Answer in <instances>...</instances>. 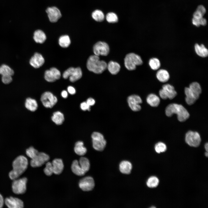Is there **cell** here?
<instances>
[{
    "label": "cell",
    "mask_w": 208,
    "mask_h": 208,
    "mask_svg": "<svg viewBox=\"0 0 208 208\" xmlns=\"http://www.w3.org/2000/svg\"><path fill=\"white\" fill-rule=\"evenodd\" d=\"M14 73L13 70L8 66L3 64L0 66V74L2 75H13Z\"/></svg>",
    "instance_id": "33"
},
{
    "label": "cell",
    "mask_w": 208,
    "mask_h": 208,
    "mask_svg": "<svg viewBox=\"0 0 208 208\" xmlns=\"http://www.w3.org/2000/svg\"><path fill=\"white\" fill-rule=\"evenodd\" d=\"M61 76L60 71L55 67L46 70L44 73V78L49 82H53L59 79Z\"/></svg>",
    "instance_id": "17"
},
{
    "label": "cell",
    "mask_w": 208,
    "mask_h": 208,
    "mask_svg": "<svg viewBox=\"0 0 208 208\" xmlns=\"http://www.w3.org/2000/svg\"><path fill=\"white\" fill-rule=\"evenodd\" d=\"M95 186L93 178L88 176L81 179L79 183V187L83 191H89L92 190Z\"/></svg>",
    "instance_id": "15"
},
{
    "label": "cell",
    "mask_w": 208,
    "mask_h": 208,
    "mask_svg": "<svg viewBox=\"0 0 208 208\" xmlns=\"http://www.w3.org/2000/svg\"><path fill=\"white\" fill-rule=\"evenodd\" d=\"M201 91L200 84L196 82H192L189 87H186L185 93L186 95L185 100L187 104L189 105L193 104L199 98Z\"/></svg>",
    "instance_id": "3"
},
{
    "label": "cell",
    "mask_w": 208,
    "mask_h": 208,
    "mask_svg": "<svg viewBox=\"0 0 208 208\" xmlns=\"http://www.w3.org/2000/svg\"><path fill=\"white\" fill-rule=\"evenodd\" d=\"M196 10L200 12L203 15L205 14L206 12L205 8L202 5L198 6Z\"/></svg>",
    "instance_id": "43"
},
{
    "label": "cell",
    "mask_w": 208,
    "mask_h": 208,
    "mask_svg": "<svg viewBox=\"0 0 208 208\" xmlns=\"http://www.w3.org/2000/svg\"><path fill=\"white\" fill-rule=\"evenodd\" d=\"M61 95L62 97L64 98H66L68 96V94L67 92L65 90H63L61 93Z\"/></svg>",
    "instance_id": "49"
},
{
    "label": "cell",
    "mask_w": 208,
    "mask_h": 208,
    "mask_svg": "<svg viewBox=\"0 0 208 208\" xmlns=\"http://www.w3.org/2000/svg\"><path fill=\"white\" fill-rule=\"evenodd\" d=\"M148 103L153 107H157L159 105L160 100L159 97L154 94L148 95L146 98Z\"/></svg>",
    "instance_id": "27"
},
{
    "label": "cell",
    "mask_w": 208,
    "mask_h": 208,
    "mask_svg": "<svg viewBox=\"0 0 208 208\" xmlns=\"http://www.w3.org/2000/svg\"><path fill=\"white\" fill-rule=\"evenodd\" d=\"M73 172L76 175L79 176H82L86 173L80 166L78 161L74 160L71 166Z\"/></svg>",
    "instance_id": "25"
},
{
    "label": "cell",
    "mask_w": 208,
    "mask_h": 208,
    "mask_svg": "<svg viewBox=\"0 0 208 208\" xmlns=\"http://www.w3.org/2000/svg\"><path fill=\"white\" fill-rule=\"evenodd\" d=\"M83 144V142L81 141H77L75 143L74 150L77 155L83 156L86 153L87 149L84 146Z\"/></svg>",
    "instance_id": "26"
},
{
    "label": "cell",
    "mask_w": 208,
    "mask_h": 208,
    "mask_svg": "<svg viewBox=\"0 0 208 208\" xmlns=\"http://www.w3.org/2000/svg\"><path fill=\"white\" fill-rule=\"evenodd\" d=\"M67 90L68 92L71 95H73L76 93L75 88L73 86H69L67 88Z\"/></svg>",
    "instance_id": "46"
},
{
    "label": "cell",
    "mask_w": 208,
    "mask_h": 208,
    "mask_svg": "<svg viewBox=\"0 0 208 208\" xmlns=\"http://www.w3.org/2000/svg\"><path fill=\"white\" fill-rule=\"evenodd\" d=\"M200 25L205 26L207 24V21L206 19L203 17H202L199 19Z\"/></svg>",
    "instance_id": "48"
},
{
    "label": "cell",
    "mask_w": 208,
    "mask_h": 208,
    "mask_svg": "<svg viewBox=\"0 0 208 208\" xmlns=\"http://www.w3.org/2000/svg\"><path fill=\"white\" fill-rule=\"evenodd\" d=\"M92 18L96 21L101 22L105 18V15L103 12L99 10L94 11L92 14Z\"/></svg>",
    "instance_id": "32"
},
{
    "label": "cell",
    "mask_w": 208,
    "mask_h": 208,
    "mask_svg": "<svg viewBox=\"0 0 208 208\" xmlns=\"http://www.w3.org/2000/svg\"><path fill=\"white\" fill-rule=\"evenodd\" d=\"M107 21L109 23H115L118 21V17L117 14L113 12L108 13L106 16Z\"/></svg>",
    "instance_id": "37"
},
{
    "label": "cell",
    "mask_w": 208,
    "mask_h": 208,
    "mask_svg": "<svg viewBox=\"0 0 208 208\" xmlns=\"http://www.w3.org/2000/svg\"><path fill=\"white\" fill-rule=\"evenodd\" d=\"M107 68L111 74L114 75L117 74L119 72L120 66L118 63L111 61L107 64Z\"/></svg>",
    "instance_id": "29"
},
{
    "label": "cell",
    "mask_w": 208,
    "mask_h": 208,
    "mask_svg": "<svg viewBox=\"0 0 208 208\" xmlns=\"http://www.w3.org/2000/svg\"><path fill=\"white\" fill-rule=\"evenodd\" d=\"M53 168V173L56 174H59L62 172L64 165L62 160L60 159H55L51 163Z\"/></svg>",
    "instance_id": "20"
},
{
    "label": "cell",
    "mask_w": 208,
    "mask_h": 208,
    "mask_svg": "<svg viewBox=\"0 0 208 208\" xmlns=\"http://www.w3.org/2000/svg\"><path fill=\"white\" fill-rule=\"evenodd\" d=\"M91 138L93 148L97 151H103L106 144V140L103 135L99 132H94L92 133Z\"/></svg>",
    "instance_id": "6"
},
{
    "label": "cell",
    "mask_w": 208,
    "mask_h": 208,
    "mask_svg": "<svg viewBox=\"0 0 208 208\" xmlns=\"http://www.w3.org/2000/svg\"><path fill=\"white\" fill-rule=\"evenodd\" d=\"M156 77L157 79L160 82L165 83L169 79L170 76L168 72L166 70L160 69L157 72Z\"/></svg>",
    "instance_id": "21"
},
{
    "label": "cell",
    "mask_w": 208,
    "mask_h": 208,
    "mask_svg": "<svg viewBox=\"0 0 208 208\" xmlns=\"http://www.w3.org/2000/svg\"><path fill=\"white\" fill-rule=\"evenodd\" d=\"M25 106L28 110L31 112H34L37 109L38 105L37 101L35 99L31 98H28L26 100Z\"/></svg>",
    "instance_id": "28"
},
{
    "label": "cell",
    "mask_w": 208,
    "mask_h": 208,
    "mask_svg": "<svg viewBox=\"0 0 208 208\" xmlns=\"http://www.w3.org/2000/svg\"><path fill=\"white\" fill-rule=\"evenodd\" d=\"M199 19L193 18L192 19V24L196 27H199L200 25Z\"/></svg>",
    "instance_id": "47"
},
{
    "label": "cell",
    "mask_w": 208,
    "mask_h": 208,
    "mask_svg": "<svg viewBox=\"0 0 208 208\" xmlns=\"http://www.w3.org/2000/svg\"><path fill=\"white\" fill-rule=\"evenodd\" d=\"M79 163L81 168L85 173L88 171L90 168V164L88 159L85 157H81L80 158Z\"/></svg>",
    "instance_id": "31"
},
{
    "label": "cell",
    "mask_w": 208,
    "mask_h": 208,
    "mask_svg": "<svg viewBox=\"0 0 208 208\" xmlns=\"http://www.w3.org/2000/svg\"><path fill=\"white\" fill-rule=\"evenodd\" d=\"M59 43L62 47H68L70 44V40L69 36L67 35L61 36L59 39Z\"/></svg>",
    "instance_id": "34"
},
{
    "label": "cell",
    "mask_w": 208,
    "mask_h": 208,
    "mask_svg": "<svg viewBox=\"0 0 208 208\" xmlns=\"http://www.w3.org/2000/svg\"><path fill=\"white\" fill-rule=\"evenodd\" d=\"M159 182V180L157 177L155 176H152L148 179L146 184L149 187H155L158 185Z\"/></svg>",
    "instance_id": "36"
},
{
    "label": "cell",
    "mask_w": 208,
    "mask_h": 208,
    "mask_svg": "<svg viewBox=\"0 0 208 208\" xmlns=\"http://www.w3.org/2000/svg\"><path fill=\"white\" fill-rule=\"evenodd\" d=\"M149 65L153 70H156L160 67L161 63L159 60L157 58L153 57L151 58L149 61Z\"/></svg>",
    "instance_id": "35"
},
{
    "label": "cell",
    "mask_w": 208,
    "mask_h": 208,
    "mask_svg": "<svg viewBox=\"0 0 208 208\" xmlns=\"http://www.w3.org/2000/svg\"><path fill=\"white\" fill-rule=\"evenodd\" d=\"M185 141L186 143L189 146L197 147L200 145L201 139L198 133L189 131L186 134Z\"/></svg>",
    "instance_id": "11"
},
{
    "label": "cell",
    "mask_w": 208,
    "mask_h": 208,
    "mask_svg": "<svg viewBox=\"0 0 208 208\" xmlns=\"http://www.w3.org/2000/svg\"><path fill=\"white\" fill-rule=\"evenodd\" d=\"M46 12L49 21L51 23L56 22L62 17L60 10L56 7L53 6L48 8Z\"/></svg>",
    "instance_id": "16"
},
{
    "label": "cell",
    "mask_w": 208,
    "mask_h": 208,
    "mask_svg": "<svg viewBox=\"0 0 208 208\" xmlns=\"http://www.w3.org/2000/svg\"><path fill=\"white\" fill-rule=\"evenodd\" d=\"M125 65L129 70H135L136 66L140 65L143 61L139 55L133 53H130L126 56L124 59Z\"/></svg>",
    "instance_id": "5"
},
{
    "label": "cell",
    "mask_w": 208,
    "mask_h": 208,
    "mask_svg": "<svg viewBox=\"0 0 208 208\" xmlns=\"http://www.w3.org/2000/svg\"><path fill=\"white\" fill-rule=\"evenodd\" d=\"M194 49L196 54L200 57H205L208 55V50L203 44L199 45L196 44Z\"/></svg>",
    "instance_id": "22"
},
{
    "label": "cell",
    "mask_w": 208,
    "mask_h": 208,
    "mask_svg": "<svg viewBox=\"0 0 208 208\" xmlns=\"http://www.w3.org/2000/svg\"><path fill=\"white\" fill-rule=\"evenodd\" d=\"M4 201L2 195L0 194V208H2L4 203Z\"/></svg>",
    "instance_id": "50"
},
{
    "label": "cell",
    "mask_w": 208,
    "mask_h": 208,
    "mask_svg": "<svg viewBox=\"0 0 208 208\" xmlns=\"http://www.w3.org/2000/svg\"><path fill=\"white\" fill-rule=\"evenodd\" d=\"M40 100L44 106L47 108H52L57 101L56 97L49 92H46L42 94Z\"/></svg>",
    "instance_id": "10"
},
{
    "label": "cell",
    "mask_w": 208,
    "mask_h": 208,
    "mask_svg": "<svg viewBox=\"0 0 208 208\" xmlns=\"http://www.w3.org/2000/svg\"><path fill=\"white\" fill-rule=\"evenodd\" d=\"M44 62V59L42 55L38 53H35L31 58L29 63L33 67L37 68L42 66Z\"/></svg>",
    "instance_id": "19"
},
{
    "label": "cell",
    "mask_w": 208,
    "mask_h": 208,
    "mask_svg": "<svg viewBox=\"0 0 208 208\" xmlns=\"http://www.w3.org/2000/svg\"><path fill=\"white\" fill-rule=\"evenodd\" d=\"M1 80L4 84H8L11 83L12 81V76L10 75H2Z\"/></svg>",
    "instance_id": "41"
},
{
    "label": "cell",
    "mask_w": 208,
    "mask_h": 208,
    "mask_svg": "<svg viewBox=\"0 0 208 208\" xmlns=\"http://www.w3.org/2000/svg\"><path fill=\"white\" fill-rule=\"evenodd\" d=\"M159 94L161 98L163 99L168 98L172 99L176 96L177 93L173 86L166 84L163 86L162 89L159 91Z\"/></svg>",
    "instance_id": "9"
},
{
    "label": "cell",
    "mask_w": 208,
    "mask_h": 208,
    "mask_svg": "<svg viewBox=\"0 0 208 208\" xmlns=\"http://www.w3.org/2000/svg\"><path fill=\"white\" fill-rule=\"evenodd\" d=\"M93 51L95 55L98 56H106L109 53V48L108 45L104 42L99 41L94 45Z\"/></svg>",
    "instance_id": "12"
},
{
    "label": "cell",
    "mask_w": 208,
    "mask_h": 208,
    "mask_svg": "<svg viewBox=\"0 0 208 208\" xmlns=\"http://www.w3.org/2000/svg\"><path fill=\"white\" fill-rule=\"evenodd\" d=\"M82 75V72L80 68L71 67L64 72L63 77L64 79H67L69 77L70 81L74 82L80 79Z\"/></svg>",
    "instance_id": "8"
},
{
    "label": "cell",
    "mask_w": 208,
    "mask_h": 208,
    "mask_svg": "<svg viewBox=\"0 0 208 208\" xmlns=\"http://www.w3.org/2000/svg\"><path fill=\"white\" fill-rule=\"evenodd\" d=\"M80 107L81 109L84 111L86 110L89 111L90 110V106L86 102L81 103L80 105Z\"/></svg>",
    "instance_id": "42"
},
{
    "label": "cell",
    "mask_w": 208,
    "mask_h": 208,
    "mask_svg": "<svg viewBox=\"0 0 208 208\" xmlns=\"http://www.w3.org/2000/svg\"><path fill=\"white\" fill-rule=\"evenodd\" d=\"M165 113L168 117L172 116L174 114H176L178 119L180 122L185 121L190 116L189 113L183 106L176 103L169 105L166 109Z\"/></svg>",
    "instance_id": "2"
},
{
    "label": "cell",
    "mask_w": 208,
    "mask_h": 208,
    "mask_svg": "<svg viewBox=\"0 0 208 208\" xmlns=\"http://www.w3.org/2000/svg\"><path fill=\"white\" fill-rule=\"evenodd\" d=\"M132 169L131 162L127 161H123L119 164V170L122 173L129 174L130 173Z\"/></svg>",
    "instance_id": "23"
},
{
    "label": "cell",
    "mask_w": 208,
    "mask_h": 208,
    "mask_svg": "<svg viewBox=\"0 0 208 208\" xmlns=\"http://www.w3.org/2000/svg\"><path fill=\"white\" fill-rule=\"evenodd\" d=\"M127 101L129 107L133 111H138L141 109L140 104L142 103V101L138 95H131L128 97Z\"/></svg>",
    "instance_id": "14"
},
{
    "label": "cell",
    "mask_w": 208,
    "mask_h": 208,
    "mask_svg": "<svg viewBox=\"0 0 208 208\" xmlns=\"http://www.w3.org/2000/svg\"><path fill=\"white\" fill-rule=\"evenodd\" d=\"M205 148L207 152H208V144L207 143H206L205 146Z\"/></svg>",
    "instance_id": "51"
},
{
    "label": "cell",
    "mask_w": 208,
    "mask_h": 208,
    "mask_svg": "<svg viewBox=\"0 0 208 208\" xmlns=\"http://www.w3.org/2000/svg\"><path fill=\"white\" fill-rule=\"evenodd\" d=\"M33 38L36 42L42 44L44 43L46 40V36L43 31L38 29L34 32Z\"/></svg>",
    "instance_id": "24"
},
{
    "label": "cell",
    "mask_w": 208,
    "mask_h": 208,
    "mask_svg": "<svg viewBox=\"0 0 208 208\" xmlns=\"http://www.w3.org/2000/svg\"><path fill=\"white\" fill-rule=\"evenodd\" d=\"M87 67L90 71L96 74H101L107 68V64L104 61L100 60L99 56H90L87 62Z\"/></svg>",
    "instance_id": "4"
},
{
    "label": "cell",
    "mask_w": 208,
    "mask_h": 208,
    "mask_svg": "<svg viewBox=\"0 0 208 208\" xmlns=\"http://www.w3.org/2000/svg\"><path fill=\"white\" fill-rule=\"evenodd\" d=\"M50 157L46 153L39 152L38 154L30 161L31 166L34 168L39 167L43 165L49 160Z\"/></svg>",
    "instance_id": "13"
},
{
    "label": "cell",
    "mask_w": 208,
    "mask_h": 208,
    "mask_svg": "<svg viewBox=\"0 0 208 208\" xmlns=\"http://www.w3.org/2000/svg\"><path fill=\"white\" fill-rule=\"evenodd\" d=\"M4 202L5 205L10 208H22L24 206L23 203L21 200L12 196L6 198Z\"/></svg>",
    "instance_id": "18"
},
{
    "label": "cell",
    "mask_w": 208,
    "mask_h": 208,
    "mask_svg": "<svg viewBox=\"0 0 208 208\" xmlns=\"http://www.w3.org/2000/svg\"><path fill=\"white\" fill-rule=\"evenodd\" d=\"M27 179L23 177L13 180L12 183V188L13 192L16 194H21L25 193L26 190Z\"/></svg>",
    "instance_id": "7"
},
{
    "label": "cell",
    "mask_w": 208,
    "mask_h": 208,
    "mask_svg": "<svg viewBox=\"0 0 208 208\" xmlns=\"http://www.w3.org/2000/svg\"><path fill=\"white\" fill-rule=\"evenodd\" d=\"M28 165L27 158L23 155H20L16 157L12 163V170L9 174L12 180L18 178L25 171Z\"/></svg>",
    "instance_id": "1"
},
{
    "label": "cell",
    "mask_w": 208,
    "mask_h": 208,
    "mask_svg": "<svg viewBox=\"0 0 208 208\" xmlns=\"http://www.w3.org/2000/svg\"><path fill=\"white\" fill-rule=\"evenodd\" d=\"M205 155L206 156H207V157H208V152H206L205 153Z\"/></svg>",
    "instance_id": "52"
},
{
    "label": "cell",
    "mask_w": 208,
    "mask_h": 208,
    "mask_svg": "<svg viewBox=\"0 0 208 208\" xmlns=\"http://www.w3.org/2000/svg\"><path fill=\"white\" fill-rule=\"evenodd\" d=\"M38 151L33 146H31L27 148L26 151L27 155L31 159L34 158L38 153Z\"/></svg>",
    "instance_id": "38"
},
{
    "label": "cell",
    "mask_w": 208,
    "mask_h": 208,
    "mask_svg": "<svg viewBox=\"0 0 208 208\" xmlns=\"http://www.w3.org/2000/svg\"><path fill=\"white\" fill-rule=\"evenodd\" d=\"M44 172L46 175L50 176L53 173L52 163L47 161L45 167L44 169Z\"/></svg>",
    "instance_id": "40"
},
{
    "label": "cell",
    "mask_w": 208,
    "mask_h": 208,
    "mask_svg": "<svg viewBox=\"0 0 208 208\" xmlns=\"http://www.w3.org/2000/svg\"><path fill=\"white\" fill-rule=\"evenodd\" d=\"M155 149L156 152L159 153L166 151L167 147L164 143L161 142H159L155 144Z\"/></svg>",
    "instance_id": "39"
},
{
    "label": "cell",
    "mask_w": 208,
    "mask_h": 208,
    "mask_svg": "<svg viewBox=\"0 0 208 208\" xmlns=\"http://www.w3.org/2000/svg\"><path fill=\"white\" fill-rule=\"evenodd\" d=\"M86 102L89 106H91L95 104V101L93 98H90L87 99Z\"/></svg>",
    "instance_id": "45"
},
{
    "label": "cell",
    "mask_w": 208,
    "mask_h": 208,
    "mask_svg": "<svg viewBox=\"0 0 208 208\" xmlns=\"http://www.w3.org/2000/svg\"><path fill=\"white\" fill-rule=\"evenodd\" d=\"M51 120L56 125H61L64 120V115L60 111L55 112L51 117Z\"/></svg>",
    "instance_id": "30"
},
{
    "label": "cell",
    "mask_w": 208,
    "mask_h": 208,
    "mask_svg": "<svg viewBox=\"0 0 208 208\" xmlns=\"http://www.w3.org/2000/svg\"><path fill=\"white\" fill-rule=\"evenodd\" d=\"M203 15L199 12L196 10L195 12L193 14V18L198 19H200L203 17Z\"/></svg>",
    "instance_id": "44"
}]
</instances>
